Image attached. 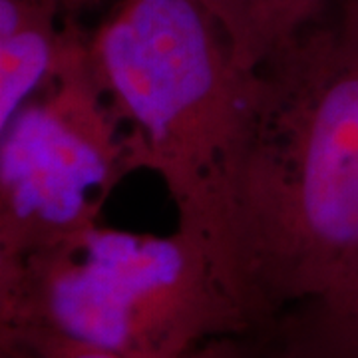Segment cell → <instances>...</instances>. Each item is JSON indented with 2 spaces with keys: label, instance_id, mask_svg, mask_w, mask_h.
Here are the masks:
<instances>
[{
  "label": "cell",
  "instance_id": "6da1fadb",
  "mask_svg": "<svg viewBox=\"0 0 358 358\" xmlns=\"http://www.w3.org/2000/svg\"><path fill=\"white\" fill-rule=\"evenodd\" d=\"M358 255V0H329L251 68L217 263L261 331Z\"/></svg>",
  "mask_w": 358,
  "mask_h": 358
},
{
  "label": "cell",
  "instance_id": "7a4b0ae2",
  "mask_svg": "<svg viewBox=\"0 0 358 358\" xmlns=\"http://www.w3.org/2000/svg\"><path fill=\"white\" fill-rule=\"evenodd\" d=\"M88 58L134 171H152L187 233L217 263L251 68L203 0H114ZM221 273V271H219Z\"/></svg>",
  "mask_w": 358,
  "mask_h": 358
},
{
  "label": "cell",
  "instance_id": "3957f363",
  "mask_svg": "<svg viewBox=\"0 0 358 358\" xmlns=\"http://www.w3.org/2000/svg\"><path fill=\"white\" fill-rule=\"evenodd\" d=\"M0 329H32L122 358H181L253 327L187 233L102 223L0 259Z\"/></svg>",
  "mask_w": 358,
  "mask_h": 358
},
{
  "label": "cell",
  "instance_id": "277c9868",
  "mask_svg": "<svg viewBox=\"0 0 358 358\" xmlns=\"http://www.w3.org/2000/svg\"><path fill=\"white\" fill-rule=\"evenodd\" d=\"M134 171L80 26L46 86L0 129V259L100 223Z\"/></svg>",
  "mask_w": 358,
  "mask_h": 358
},
{
  "label": "cell",
  "instance_id": "5b68a950",
  "mask_svg": "<svg viewBox=\"0 0 358 358\" xmlns=\"http://www.w3.org/2000/svg\"><path fill=\"white\" fill-rule=\"evenodd\" d=\"M76 28L64 0H0V129L46 86Z\"/></svg>",
  "mask_w": 358,
  "mask_h": 358
},
{
  "label": "cell",
  "instance_id": "8992f818",
  "mask_svg": "<svg viewBox=\"0 0 358 358\" xmlns=\"http://www.w3.org/2000/svg\"><path fill=\"white\" fill-rule=\"evenodd\" d=\"M281 358H358V255L319 296L267 327Z\"/></svg>",
  "mask_w": 358,
  "mask_h": 358
},
{
  "label": "cell",
  "instance_id": "52a82bcc",
  "mask_svg": "<svg viewBox=\"0 0 358 358\" xmlns=\"http://www.w3.org/2000/svg\"><path fill=\"white\" fill-rule=\"evenodd\" d=\"M227 28L247 68L313 20L329 0H203Z\"/></svg>",
  "mask_w": 358,
  "mask_h": 358
},
{
  "label": "cell",
  "instance_id": "ba28073f",
  "mask_svg": "<svg viewBox=\"0 0 358 358\" xmlns=\"http://www.w3.org/2000/svg\"><path fill=\"white\" fill-rule=\"evenodd\" d=\"M0 358H122L32 329H0ZM181 358H281L265 329L225 334Z\"/></svg>",
  "mask_w": 358,
  "mask_h": 358
},
{
  "label": "cell",
  "instance_id": "9c48e42d",
  "mask_svg": "<svg viewBox=\"0 0 358 358\" xmlns=\"http://www.w3.org/2000/svg\"><path fill=\"white\" fill-rule=\"evenodd\" d=\"M98 2L100 0H64V6L68 13L76 16L78 10H84V8H88L92 4H98Z\"/></svg>",
  "mask_w": 358,
  "mask_h": 358
}]
</instances>
